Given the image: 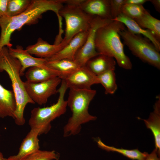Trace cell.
Segmentation results:
<instances>
[{
    "label": "cell",
    "mask_w": 160,
    "mask_h": 160,
    "mask_svg": "<svg viewBox=\"0 0 160 160\" xmlns=\"http://www.w3.org/2000/svg\"><path fill=\"white\" fill-rule=\"evenodd\" d=\"M64 4L63 0H31L28 7L21 14L13 17L5 15L0 18V50L4 46L12 47V34L25 25L37 23L44 13L52 11L60 19L59 12Z\"/></svg>",
    "instance_id": "obj_1"
},
{
    "label": "cell",
    "mask_w": 160,
    "mask_h": 160,
    "mask_svg": "<svg viewBox=\"0 0 160 160\" xmlns=\"http://www.w3.org/2000/svg\"><path fill=\"white\" fill-rule=\"evenodd\" d=\"M125 28L123 24L115 20L100 28L96 33L95 47L100 54L114 58L120 67L130 70L132 64L124 53L119 34L120 31Z\"/></svg>",
    "instance_id": "obj_2"
},
{
    "label": "cell",
    "mask_w": 160,
    "mask_h": 160,
    "mask_svg": "<svg viewBox=\"0 0 160 160\" xmlns=\"http://www.w3.org/2000/svg\"><path fill=\"white\" fill-rule=\"evenodd\" d=\"M69 89L67 101L72 115L63 127V135L65 137L78 134L82 125L97 119L88 112L89 105L96 93V90L91 89Z\"/></svg>",
    "instance_id": "obj_3"
},
{
    "label": "cell",
    "mask_w": 160,
    "mask_h": 160,
    "mask_svg": "<svg viewBox=\"0 0 160 160\" xmlns=\"http://www.w3.org/2000/svg\"><path fill=\"white\" fill-rule=\"evenodd\" d=\"M21 68L20 62L9 54L8 47H3L0 50V72H6L11 80L16 103L14 119L18 126L23 125L25 123L24 112L26 105L35 103L28 95L21 79Z\"/></svg>",
    "instance_id": "obj_4"
},
{
    "label": "cell",
    "mask_w": 160,
    "mask_h": 160,
    "mask_svg": "<svg viewBox=\"0 0 160 160\" xmlns=\"http://www.w3.org/2000/svg\"><path fill=\"white\" fill-rule=\"evenodd\" d=\"M68 88L65 81L62 80L57 89L59 95L57 102L49 106L35 108L31 110L28 124L31 129L39 130V135L48 133L51 128V122L66 112L67 103L64 97Z\"/></svg>",
    "instance_id": "obj_5"
},
{
    "label": "cell",
    "mask_w": 160,
    "mask_h": 160,
    "mask_svg": "<svg viewBox=\"0 0 160 160\" xmlns=\"http://www.w3.org/2000/svg\"><path fill=\"white\" fill-rule=\"evenodd\" d=\"M65 22V34L60 44L64 48L78 34L89 30L94 16L84 12L79 6L64 4L59 11Z\"/></svg>",
    "instance_id": "obj_6"
},
{
    "label": "cell",
    "mask_w": 160,
    "mask_h": 160,
    "mask_svg": "<svg viewBox=\"0 0 160 160\" xmlns=\"http://www.w3.org/2000/svg\"><path fill=\"white\" fill-rule=\"evenodd\" d=\"M119 34L132 54L142 61L160 69V54L153 43L141 35L135 34L126 28Z\"/></svg>",
    "instance_id": "obj_7"
},
{
    "label": "cell",
    "mask_w": 160,
    "mask_h": 160,
    "mask_svg": "<svg viewBox=\"0 0 160 160\" xmlns=\"http://www.w3.org/2000/svg\"><path fill=\"white\" fill-rule=\"evenodd\" d=\"M112 19L94 16L91 22L85 43L78 50L73 60L79 67L86 65L91 59L99 55L96 50L95 41L96 33L100 28L113 21Z\"/></svg>",
    "instance_id": "obj_8"
},
{
    "label": "cell",
    "mask_w": 160,
    "mask_h": 160,
    "mask_svg": "<svg viewBox=\"0 0 160 160\" xmlns=\"http://www.w3.org/2000/svg\"><path fill=\"white\" fill-rule=\"evenodd\" d=\"M62 79L56 77L48 80L38 83L24 82L26 92L35 103L41 105L45 104L48 98L57 92V87Z\"/></svg>",
    "instance_id": "obj_9"
},
{
    "label": "cell",
    "mask_w": 160,
    "mask_h": 160,
    "mask_svg": "<svg viewBox=\"0 0 160 160\" xmlns=\"http://www.w3.org/2000/svg\"><path fill=\"white\" fill-rule=\"evenodd\" d=\"M62 80L69 89H90L92 85L99 84L97 76L86 65L80 67Z\"/></svg>",
    "instance_id": "obj_10"
},
{
    "label": "cell",
    "mask_w": 160,
    "mask_h": 160,
    "mask_svg": "<svg viewBox=\"0 0 160 160\" xmlns=\"http://www.w3.org/2000/svg\"><path fill=\"white\" fill-rule=\"evenodd\" d=\"M8 48L9 54L18 60L20 63V76L24 75L25 71L28 68L38 67L50 68L46 64L47 61L46 59L33 57L21 46L17 45L15 48Z\"/></svg>",
    "instance_id": "obj_11"
},
{
    "label": "cell",
    "mask_w": 160,
    "mask_h": 160,
    "mask_svg": "<svg viewBox=\"0 0 160 160\" xmlns=\"http://www.w3.org/2000/svg\"><path fill=\"white\" fill-rule=\"evenodd\" d=\"M89 30L81 32L74 36L69 42L55 55L48 59L47 61L63 59L73 60L76 53L84 44L87 37Z\"/></svg>",
    "instance_id": "obj_12"
},
{
    "label": "cell",
    "mask_w": 160,
    "mask_h": 160,
    "mask_svg": "<svg viewBox=\"0 0 160 160\" xmlns=\"http://www.w3.org/2000/svg\"><path fill=\"white\" fill-rule=\"evenodd\" d=\"M39 133L38 130L31 129L23 139L18 153L10 156L7 159L9 160H22L29 155L39 149Z\"/></svg>",
    "instance_id": "obj_13"
},
{
    "label": "cell",
    "mask_w": 160,
    "mask_h": 160,
    "mask_svg": "<svg viewBox=\"0 0 160 160\" xmlns=\"http://www.w3.org/2000/svg\"><path fill=\"white\" fill-rule=\"evenodd\" d=\"M79 6L89 15L112 19L110 13V0H83Z\"/></svg>",
    "instance_id": "obj_14"
},
{
    "label": "cell",
    "mask_w": 160,
    "mask_h": 160,
    "mask_svg": "<svg viewBox=\"0 0 160 160\" xmlns=\"http://www.w3.org/2000/svg\"><path fill=\"white\" fill-rule=\"evenodd\" d=\"M113 20L122 23L131 33L143 35L146 37L153 43L159 52L160 51V41L152 32L149 30L143 28L134 20L121 13Z\"/></svg>",
    "instance_id": "obj_15"
},
{
    "label": "cell",
    "mask_w": 160,
    "mask_h": 160,
    "mask_svg": "<svg viewBox=\"0 0 160 160\" xmlns=\"http://www.w3.org/2000/svg\"><path fill=\"white\" fill-rule=\"evenodd\" d=\"M63 48L60 44H51L41 38H39L36 43L28 46L25 49L31 55H34L39 58L48 59Z\"/></svg>",
    "instance_id": "obj_16"
},
{
    "label": "cell",
    "mask_w": 160,
    "mask_h": 160,
    "mask_svg": "<svg viewBox=\"0 0 160 160\" xmlns=\"http://www.w3.org/2000/svg\"><path fill=\"white\" fill-rule=\"evenodd\" d=\"M154 106V110L151 113L149 118L143 119L147 128L151 131L154 138L155 149L158 156L160 155V98Z\"/></svg>",
    "instance_id": "obj_17"
},
{
    "label": "cell",
    "mask_w": 160,
    "mask_h": 160,
    "mask_svg": "<svg viewBox=\"0 0 160 160\" xmlns=\"http://www.w3.org/2000/svg\"><path fill=\"white\" fill-rule=\"evenodd\" d=\"M16 103L13 91L4 88L0 84V118L15 119Z\"/></svg>",
    "instance_id": "obj_18"
},
{
    "label": "cell",
    "mask_w": 160,
    "mask_h": 160,
    "mask_svg": "<svg viewBox=\"0 0 160 160\" xmlns=\"http://www.w3.org/2000/svg\"><path fill=\"white\" fill-rule=\"evenodd\" d=\"M25 75L26 81L33 83L45 81L56 77L61 79V74L59 72L51 68L38 67L30 68Z\"/></svg>",
    "instance_id": "obj_19"
},
{
    "label": "cell",
    "mask_w": 160,
    "mask_h": 160,
    "mask_svg": "<svg viewBox=\"0 0 160 160\" xmlns=\"http://www.w3.org/2000/svg\"><path fill=\"white\" fill-rule=\"evenodd\" d=\"M116 64L113 58L100 54L88 61L86 65L97 76L109 70L115 69Z\"/></svg>",
    "instance_id": "obj_20"
},
{
    "label": "cell",
    "mask_w": 160,
    "mask_h": 160,
    "mask_svg": "<svg viewBox=\"0 0 160 160\" xmlns=\"http://www.w3.org/2000/svg\"><path fill=\"white\" fill-rule=\"evenodd\" d=\"M46 64L49 68L59 72L62 80L80 67L73 60L68 59L47 61Z\"/></svg>",
    "instance_id": "obj_21"
},
{
    "label": "cell",
    "mask_w": 160,
    "mask_h": 160,
    "mask_svg": "<svg viewBox=\"0 0 160 160\" xmlns=\"http://www.w3.org/2000/svg\"><path fill=\"white\" fill-rule=\"evenodd\" d=\"M143 29L152 32L160 41V20L152 16L147 10L140 17L134 20Z\"/></svg>",
    "instance_id": "obj_22"
},
{
    "label": "cell",
    "mask_w": 160,
    "mask_h": 160,
    "mask_svg": "<svg viewBox=\"0 0 160 160\" xmlns=\"http://www.w3.org/2000/svg\"><path fill=\"white\" fill-rule=\"evenodd\" d=\"M96 141L98 147L108 152L118 153L133 160H143L148 154L145 152H142L138 149L128 150L109 146L103 143L100 138H98Z\"/></svg>",
    "instance_id": "obj_23"
},
{
    "label": "cell",
    "mask_w": 160,
    "mask_h": 160,
    "mask_svg": "<svg viewBox=\"0 0 160 160\" xmlns=\"http://www.w3.org/2000/svg\"><path fill=\"white\" fill-rule=\"evenodd\" d=\"M115 70L111 69L97 76L99 83L105 88L106 94H113L117 89Z\"/></svg>",
    "instance_id": "obj_24"
},
{
    "label": "cell",
    "mask_w": 160,
    "mask_h": 160,
    "mask_svg": "<svg viewBox=\"0 0 160 160\" xmlns=\"http://www.w3.org/2000/svg\"><path fill=\"white\" fill-rule=\"evenodd\" d=\"M31 0H8L6 15L13 17L24 11L30 5Z\"/></svg>",
    "instance_id": "obj_25"
},
{
    "label": "cell",
    "mask_w": 160,
    "mask_h": 160,
    "mask_svg": "<svg viewBox=\"0 0 160 160\" xmlns=\"http://www.w3.org/2000/svg\"><path fill=\"white\" fill-rule=\"evenodd\" d=\"M60 157L59 153L54 150L48 151L39 149L22 160H58Z\"/></svg>",
    "instance_id": "obj_26"
},
{
    "label": "cell",
    "mask_w": 160,
    "mask_h": 160,
    "mask_svg": "<svg viewBox=\"0 0 160 160\" xmlns=\"http://www.w3.org/2000/svg\"><path fill=\"white\" fill-rule=\"evenodd\" d=\"M147 11L143 5L124 4L122 8V13L134 20L140 17Z\"/></svg>",
    "instance_id": "obj_27"
},
{
    "label": "cell",
    "mask_w": 160,
    "mask_h": 160,
    "mask_svg": "<svg viewBox=\"0 0 160 160\" xmlns=\"http://www.w3.org/2000/svg\"><path fill=\"white\" fill-rule=\"evenodd\" d=\"M110 13L112 20L122 13L124 0H110Z\"/></svg>",
    "instance_id": "obj_28"
},
{
    "label": "cell",
    "mask_w": 160,
    "mask_h": 160,
    "mask_svg": "<svg viewBox=\"0 0 160 160\" xmlns=\"http://www.w3.org/2000/svg\"><path fill=\"white\" fill-rule=\"evenodd\" d=\"M8 0H0V18L6 15Z\"/></svg>",
    "instance_id": "obj_29"
},
{
    "label": "cell",
    "mask_w": 160,
    "mask_h": 160,
    "mask_svg": "<svg viewBox=\"0 0 160 160\" xmlns=\"http://www.w3.org/2000/svg\"><path fill=\"white\" fill-rule=\"evenodd\" d=\"M143 160H160V159L155 149L150 154H148Z\"/></svg>",
    "instance_id": "obj_30"
},
{
    "label": "cell",
    "mask_w": 160,
    "mask_h": 160,
    "mask_svg": "<svg viewBox=\"0 0 160 160\" xmlns=\"http://www.w3.org/2000/svg\"><path fill=\"white\" fill-rule=\"evenodd\" d=\"M149 1L148 0H124V4H132L143 5L144 3Z\"/></svg>",
    "instance_id": "obj_31"
},
{
    "label": "cell",
    "mask_w": 160,
    "mask_h": 160,
    "mask_svg": "<svg viewBox=\"0 0 160 160\" xmlns=\"http://www.w3.org/2000/svg\"><path fill=\"white\" fill-rule=\"evenodd\" d=\"M150 2L154 6L156 11L159 13H160V0H149Z\"/></svg>",
    "instance_id": "obj_32"
},
{
    "label": "cell",
    "mask_w": 160,
    "mask_h": 160,
    "mask_svg": "<svg viewBox=\"0 0 160 160\" xmlns=\"http://www.w3.org/2000/svg\"><path fill=\"white\" fill-rule=\"evenodd\" d=\"M2 153L0 152V160H4Z\"/></svg>",
    "instance_id": "obj_33"
},
{
    "label": "cell",
    "mask_w": 160,
    "mask_h": 160,
    "mask_svg": "<svg viewBox=\"0 0 160 160\" xmlns=\"http://www.w3.org/2000/svg\"><path fill=\"white\" fill-rule=\"evenodd\" d=\"M4 160H9V159H8L7 158H4Z\"/></svg>",
    "instance_id": "obj_34"
}]
</instances>
